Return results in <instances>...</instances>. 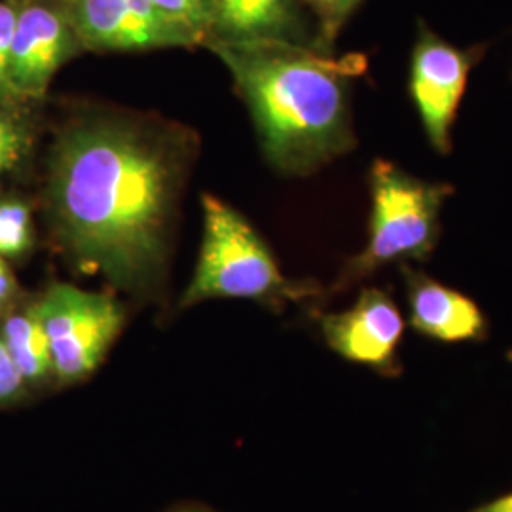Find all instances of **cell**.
<instances>
[{
  "instance_id": "obj_11",
  "label": "cell",
  "mask_w": 512,
  "mask_h": 512,
  "mask_svg": "<svg viewBox=\"0 0 512 512\" xmlns=\"http://www.w3.org/2000/svg\"><path fill=\"white\" fill-rule=\"evenodd\" d=\"M209 29L220 42L302 44L304 40L296 0H209Z\"/></svg>"
},
{
  "instance_id": "obj_17",
  "label": "cell",
  "mask_w": 512,
  "mask_h": 512,
  "mask_svg": "<svg viewBox=\"0 0 512 512\" xmlns=\"http://www.w3.org/2000/svg\"><path fill=\"white\" fill-rule=\"evenodd\" d=\"M29 147L27 131L6 110L0 109V177L23 160Z\"/></svg>"
},
{
  "instance_id": "obj_21",
  "label": "cell",
  "mask_w": 512,
  "mask_h": 512,
  "mask_svg": "<svg viewBox=\"0 0 512 512\" xmlns=\"http://www.w3.org/2000/svg\"><path fill=\"white\" fill-rule=\"evenodd\" d=\"M507 359H509V363H512V349L511 351H507Z\"/></svg>"
},
{
  "instance_id": "obj_22",
  "label": "cell",
  "mask_w": 512,
  "mask_h": 512,
  "mask_svg": "<svg viewBox=\"0 0 512 512\" xmlns=\"http://www.w3.org/2000/svg\"><path fill=\"white\" fill-rule=\"evenodd\" d=\"M181 512H207V511H196V509H188V511H181Z\"/></svg>"
},
{
  "instance_id": "obj_9",
  "label": "cell",
  "mask_w": 512,
  "mask_h": 512,
  "mask_svg": "<svg viewBox=\"0 0 512 512\" xmlns=\"http://www.w3.org/2000/svg\"><path fill=\"white\" fill-rule=\"evenodd\" d=\"M399 266L408 323L416 334L440 344H480L488 340V317L471 296L440 283L408 262Z\"/></svg>"
},
{
  "instance_id": "obj_10",
  "label": "cell",
  "mask_w": 512,
  "mask_h": 512,
  "mask_svg": "<svg viewBox=\"0 0 512 512\" xmlns=\"http://www.w3.org/2000/svg\"><path fill=\"white\" fill-rule=\"evenodd\" d=\"M73 52V29L57 12L44 6L21 10L10 52V78L19 99L44 97L54 74Z\"/></svg>"
},
{
  "instance_id": "obj_6",
  "label": "cell",
  "mask_w": 512,
  "mask_h": 512,
  "mask_svg": "<svg viewBox=\"0 0 512 512\" xmlns=\"http://www.w3.org/2000/svg\"><path fill=\"white\" fill-rule=\"evenodd\" d=\"M486 46L458 48L418 23L410 54L408 97L418 112L429 145L442 156L454 148L452 131L467 92L469 74L484 57Z\"/></svg>"
},
{
  "instance_id": "obj_19",
  "label": "cell",
  "mask_w": 512,
  "mask_h": 512,
  "mask_svg": "<svg viewBox=\"0 0 512 512\" xmlns=\"http://www.w3.org/2000/svg\"><path fill=\"white\" fill-rule=\"evenodd\" d=\"M14 296H16V279L10 272V268L6 266L4 258L0 256V315H4L10 308Z\"/></svg>"
},
{
  "instance_id": "obj_7",
  "label": "cell",
  "mask_w": 512,
  "mask_h": 512,
  "mask_svg": "<svg viewBox=\"0 0 512 512\" xmlns=\"http://www.w3.org/2000/svg\"><path fill=\"white\" fill-rule=\"evenodd\" d=\"M319 329L327 346L349 363L368 366L387 378L403 372L399 348L406 321L389 291L368 287L349 310L321 315Z\"/></svg>"
},
{
  "instance_id": "obj_16",
  "label": "cell",
  "mask_w": 512,
  "mask_h": 512,
  "mask_svg": "<svg viewBox=\"0 0 512 512\" xmlns=\"http://www.w3.org/2000/svg\"><path fill=\"white\" fill-rule=\"evenodd\" d=\"M167 18L184 25L196 35L205 37L209 31V0H148Z\"/></svg>"
},
{
  "instance_id": "obj_5",
  "label": "cell",
  "mask_w": 512,
  "mask_h": 512,
  "mask_svg": "<svg viewBox=\"0 0 512 512\" xmlns=\"http://www.w3.org/2000/svg\"><path fill=\"white\" fill-rule=\"evenodd\" d=\"M52 351L54 380L73 385L92 376L124 327L122 306L103 293L54 283L35 302Z\"/></svg>"
},
{
  "instance_id": "obj_13",
  "label": "cell",
  "mask_w": 512,
  "mask_h": 512,
  "mask_svg": "<svg viewBox=\"0 0 512 512\" xmlns=\"http://www.w3.org/2000/svg\"><path fill=\"white\" fill-rule=\"evenodd\" d=\"M31 247V213L25 203L0 202V256H21Z\"/></svg>"
},
{
  "instance_id": "obj_4",
  "label": "cell",
  "mask_w": 512,
  "mask_h": 512,
  "mask_svg": "<svg viewBox=\"0 0 512 512\" xmlns=\"http://www.w3.org/2000/svg\"><path fill=\"white\" fill-rule=\"evenodd\" d=\"M370 219L363 253L349 260L334 291H344L393 262H427L440 239V209L454 186L427 183L378 158L368 171Z\"/></svg>"
},
{
  "instance_id": "obj_18",
  "label": "cell",
  "mask_w": 512,
  "mask_h": 512,
  "mask_svg": "<svg viewBox=\"0 0 512 512\" xmlns=\"http://www.w3.org/2000/svg\"><path fill=\"white\" fill-rule=\"evenodd\" d=\"M29 393V385L21 378L8 349L0 338V406L18 404Z\"/></svg>"
},
{
  "instance_id": "obj_20",
  "label": "cell",
  "mask_w": 512,
  "mask_h": 512,
  "mask_svg": "<svg viewBox=\"0 0 512 512\" xmlns=\"http://www.w3.org/2000/svg\"><path fill=\"white\" fill-rule=\"evenodd\" d=\"M467 512H512V490L507 494L497 495L486 503H480L478 507Z\"/></svg>"
},
{
  "instance_id": "obj_1",
  "label": "cell",
  "mask_w": 512,
  "mask_h": 512,
  "mask_svg": "<svg viewBox=\"0 0 512 512\" xmlns=\"http://www.w3.org/2000/svg\"><path fill=\"white\" fill-rule=\"evenodd\" d=\"M181 164L143 128L88 120L55 147L50 205L65 249L122 291H147L164 270Z\"/></svg>"
},
{
  "instance_id": "obj_15",
  "label": "cell",
  "mask_w": 512,
  "mask_h": 512,
  "mask_svg": "<svg viewBox=\"0 0 512 512\" xmlns=\"http://www.w3.org/2000/svg\"><path fill=\"white\" fill-rule=\"evenodd\" d=\"M18 12L8 4L0 2V103L14 105L21 101L10 78V52L16 29Z\"/></svg>"
},
{
  "instance_id": "obj_14",
  "label": "cell",
  "mask_w": 512,
  "mask_h": 512,
  "mask_svg": "<svg viewBox=\"0 0 512 512\" xmlns=\"http://www.w3.org/2000/svg\"><path fill=\"white\" fill-rule=\"evenodd\" d=\"M319 23V44L323 50L332 46L340 29L363 0H304Z\"/></svg>"
},
{
  "instance_id": "obj_8",
  "label": "cell",
  "mask_w": 512,
  "mask_h": 512,
  "mask_svg": "<svg viewBox=\"0 0 512 512\" xmlns=\"http://www.w3.org/2000/svg\"><path fill=\"white\" fill-rule=\"evenodd\" d=\"M73 25L95 50L192 46L202 38L148 0H74Z\"/></svg>"
},
{
  "instance_id": "obj_2",
  "label": "cell",
  "mask_w": 512,
  "mask_h": 512,
  "mask_svg": "<svg viewBox=\"0 0 512 512\" xmlns=\"http://www.w3.org/2000/svg\"><path fill=\"white\" fill-rule=\"evenodd\" d=\"M213 50L234 74L279 171L306 175L353 148L348 80L365 71L363 57L336 61L289 42L219 40Z\"/></svg>"
},
{
  "instance_id": "obj_12",
  "label": "cell",
  "mask_w": 512,
  "mask_h": 512,
  "mask_svg": "<svg viewBox=\"0 0 512 512\" xmlns=\"http://www.w3.org/2000/svg\"><path fill=\"white\" fill-rule=\"evenodd\" d=\"M0 338L29 389L54 380L52 351L35 304L8 313L0 325Z\"/></svg>"
},
{
  "instance_id": "obj_3",
  "label": "cell",
  "mask_w": 512,
  "mask_h": 512,
  "mask_svg": "<svg viewBox=\"0 0 512 512\" xmlns=\"http://www.w3.org/2000/svg\"><path fill=\"white\" fill-rule=\"evenodd\" d=\"M202 203V249L181 308L215 298L256 300L279 308L319 293L313 283L283 275L270 247L238 211L215 196H203Z\"/></svg>"
}]
</instances>
